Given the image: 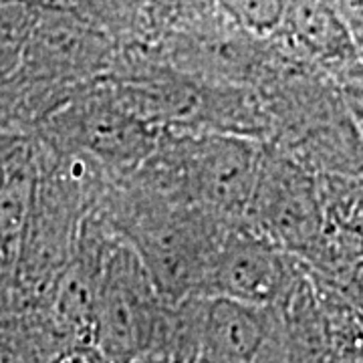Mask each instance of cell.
<instances>
[{"instance_id":"obj_4","label":"cell","mask_w":363,"mask_h":363,"mask_svg":"<svg viewBox=\"0 0 363 363\" xmlns=\"http://www.w3.org/2000/svg\"><path fill=\"white\" fill-rule=\"evenodd\" d=\"M297 286V272L285 250L242 222L222 234L208 262L200 297L279 309Z\"/></svg>"},{"instance_id":"obj_2","label":"cell","mask_w":363,"mask_h":363,"mask_svg":"<svg viewBox=\"0 0 363 363\" xmlns=\"http://www.w3.org/2000/svg\"><path fill=\"white\" fill-rule=\"evenodd\" d=\"M95 242L93 343L109 363L156 355L164 339L169 303L152 283L140 257L97 212L87 216Z\"/></svg>"},{"instance_id":"obj_6","label":"cell","mask_w":363,"mask_h":363,"mask_svg":"<svg viewBox=\"0 0 363 363\" xmlns=\"http://www.w3.org/2000/svg\"><path fill=\"white\" fill-rule=\"evenodd\" d=\"M281 28L303 52L323 61H345L355 52L347 25L335 4H286Z\"/></svg>"},{"instance_id":"obj_7","label":"cell","mask_w":363,"mask_h":363,"mask_svg":"<svg viewBox=\"0 0 363 363\" xmlns=\"http://www.w3.org/2000/svg\"><path fill=\"white\" fill-rule=\"evenodd\" d=\"M285 2H233L224 4V11L234 23L257 35H271L281 28L285 16Z\"/></svg>"},{"instance_id":"obj_1","label":"cell","mask_w":363,"mask_h":363,"mask_svg":"<svg viewBox=\"0 0 363 363\" xmlns=\"http://www.w3.org/2000/svg\"><path fill=\"white\" fill-rule=\"evenodd\" d=\"M262 150L257 138L162 130L154 154L131 180L240 224L257 186Z\"/></svg>"},{"instance_id":"obj_10","label":"cell","mask_w":363,"mask_h":363,"mask_svg":"<svg viewBox=\"0 0 363 363\" xmlns=\"http://www.w3.org/2000/svg\"><path fill=\"white\" fill-rule=\"evenodd\" d=\"M353 89L357 91V95H359V101L363 104V75H359V77H357V81L353 83ZM362 109H363V105H362Z\"/></svg>"},{"instance_id":"obj_5","label":"cell","mask_w":363,"mask_h":363,"mask_svg":"<svg viewBox=\"0 0 363 363\" xmlns=\"http://www.w3.org/2000/svg\"><path fill=\"white\" fill-rule=\"evenodd\" d=\"M245 224L279 248L307 247L321 224L309 178L289 160L262 150Z\"/></svg>"},{"instance_id":"obj_8","label":"cell","mask_w":363,"mask_h":363,"mask_svg":"<svg viewBox=\"0 0 363 363\" xmlns=\"http://www.w3.org/2000/svg\"><path fill=\"white\" fill-rule=\"evenodd\" d=\"M49 363H109L93 343H73L59 350Z\"/></svg>"},{"instance_id":"obj_9","label":"cell","mask_w":363,"mask_h":363,"mask_svg":"<svg viewBox=\"0 0 363 363\" xmlns=\"http://www.w3.org/2000/svg\"><path fill=\"white\" fill-rule=\"evenodd\" d=\"M130 363H168L164 357H160V355H142V357H138V359H133Z\"/></svg>"},{"instance_id":"obj_3","label":"cell","mask_w":363,"mask_h":363,"mask_svg":"<svg viewBox=\"0 0 363 363\" xmlns=\"http://www.w3.org/2000/svg\"><path fill=\"white\" fill-rule=\"evenodd\" d=\"M40 130L49 154L83 157L113 184L142 168L162 133L119 104L107 79L75 93Z\"/></svg>"}]
</instances>
